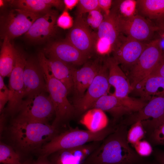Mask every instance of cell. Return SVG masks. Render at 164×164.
<instances>
[{
    "instance_id": "obj_1",
    "label": "cell",
    "mask_w": 164,
    "mask_h": 164,
    "mask_svg": "<svg viewBox=\"0 0 164 164\" xmlns=\"http://www.w3.org/2000/svg\"><path fill=\"white\" fill-rule=\"evenodd\" d=\"M127 126L116 125L112 133L82 164H142L144 160L130 146L127 138Z\"/></svg>"
},
{
    "instance_id": "obj_2",
    "label": "cell",
    "mask_w": 164,
    "mask_h": 164,
    "mask_svg": "<svg viewBox=\"0 0 164 164\" xmlns=\"http://www.w3.org/2000/svg\"><path fill=\"white\" fill-rule=\"evenodd\" d=\"M9 130L12 139L25 152L36 150L60 133L59 128L52 125L32 121L19 114L12 121Z\"/></svg>"
},
{
    "instance_id": "obj_3",
    "label": "cell",
    "mask_w": 164,
    "mask_h": 164,
    "mask_svg": "<svg viewBox=\"0 0 164 164\" xmlns=\"http://www.w3.org/2000/svg\"><path fill=\"white\" fill-rule=\"evenodd\" d=\"M116 125H108L100 131L71 128L59 133L37 151L41 156H47L59 151L74 148L87 143L102 141L114 130Z\"/></svg>"
},
{
    "instance_id": "obj_4",
    "label": "cell",
    "mask_w": 164,
    "mask_h": 164,
    "mask_svg": "<svg viewBox=\"0 0 164 164\" xmlns=\"http://www.w3.org/2000/svg\"><path fill=\"white\" fill-rule=\"evenodd\" d=\"M45 57L43 53L40 52L38 58L43 70L47 92L54 108L55 116L52 125L59 128L60 125L69 121L75 115V110L67 98L69 93L67 87L49 71Z\"/></svg>"
},
{
    "instance_id": "obj_5",
    "label": "cell",
    "mask_w": 164,
    "mask_h": 164,
    "mask_svg": "<svg viewBox=\"0 0 164 164\" xmlns=\"http://www.w3.org/2000/svg\"><path fill=\"white\" fill-rule=\"evenodd\" d=\"M159 38L149 42L137 61L130 69L128 79L132 91L147 77L158 64L163 55Z\"/></svg>"
},
{
    "instance_id": "obj_6",
    "label": "cell",
    "mask_w": 164,
    "mask_h": 164,
    "mask_svg": "<svg viewBox=\"0 0 164 164\" xmlns=\"http://www.w3.org/2000/svg\"><path fill=\"white\" fill-rule=\"evenodd\" d=\"M147 103L141 99L129 96L120 97L112 94H108L98 100L91 108H98L109 113L113 117L114 122L116 123L123 116H129L139 111Z\"/></svg>"
},
{
    "instance_id": "obj_7",
    "label": "cell",
    "mask_w": 164,
    "mask_h": 164,
    "mask_svg": "<svg viewBox=\"0 0 164 164\" xmlns=\"http://www.w3.org/2000/svg\"><path fill=\"white\" fill-rule=\"evenodd\" d=\"M108 74V68L103 58L98 73L84 95L73 101L75 115H82L91 109L100 98L109 93L111 86Z\"/></svg>"
},
{
    "instance_id": "obj_8",
    "label": "cell",
    "mask_w": 164,
    "mask_h": 164,
    "mask_svg": "<svg viewBox=\"0 0 164 164\" xmlns=\"http://www.w3.org/2000/svg\"><path fill=\"white\" fill-rule=\"evenodd\" d=\"M47 93L26 97L19 108V114L32 121L48 123L55 113L53 103Z\"/></svg>"
},
{
    "instance_id": "obj_9",
    "label": "cell",
    "mask_w": 164,
    "mask_h": 164,
    "mask_svg": "<svg viewBox=\"0 0 164 164\" xmlns=\"http://www.w3.org/2000/svg\"><path fill=\"white\" fill-rule=\"evenodd\" d=\"M27 58L24 53L17 50L15 62L9 77V101L5 111L10 114L18 112L24 98L23 73Z\"/></svg>"
},
{
    "instance_id": "obj_10",
    "label": "cell",
    "mask_w": 164,
    "mask_h": 164,
    "mask_svg": "<svg viewBox=\"0 0 164 164\" xmlns=\"http://www.w3.org/2000/svg\"><path fill=\"white\" fill-rule=\"evenodd\" d=\"M41 16L39 14L18 9L11 11L2 19L0 35L3 39L10 40L26 33L34 22Z\"/></svg>"
},
{
    "instance_id": "obj_11",
    "label": "cell",
    "mask_w": 164,
    "mask_h": 164,
    "mask_svg": "<svg viewBox=\"0 0 164 164\" xmlns=\"http://www.w3.org/2000/svg\"><path fill=\"white\" fill-rule=\"evenodd\" d=\"M114 13L120 33L145 43L151 39L158 28L151 22L139 14L123 18Z\"/></svg>"
},
{
    "instance_id": "obj_12",
    "label": "cell",
    "mask_w": 164,
    "mask_h": 164,
    "mask_svg": "<svg viewBox=\"0 0 164 164\" xmlns=\"http://www.w3.org/2000/svg\"><path fill=\"white\" fill-rule=\"evenodd\" d=\"M148 43L122 34L112 52L113 57L119 64L130 69L137 61Z\"/></svg>"
},
{
    "instance_id": "obj_13",
    "label": "cell",
    "mask_w": 164,
    "mask_h": 164,
    "mask_svg": "<svg viewBox=\"0 0 164 164\" xmlns=\"http://www.w3.org/2000/svg\"><path fill=\"white\" fill-rule=\"evenodd\" d=\"M93 33L83 15L76 16L66 39L89 58L94 52Z\"/></svg>"
},
{
    "instance_id": "obj_14",
    "label": "cell",
    "mask_w": 164,
    "mask_h": 164,
    "mask_svg": "<svg viewBox=\"0 0 164 164\" xmlns=\"http://www.w3.org/2000/svg\"><path fill=\"white\" fill-rule=\"evenodd\" d=\"M103 58L98 57L88 61L80 68L75 69L73 74V101L82 97L99 70Z\"/></svg>"
},
{
    "instance_id": "obj_15",
    "label": "cell",
    "mask_w": 164,
    "mask_h": 164,
    "mask_svg": "<svg viewBox=\"0 0 164 164\" xmlns=\"http://www.w3.org/2000/svg\"><path fill=\"white\" fill-rule=\"evenodd\" d=\"M43 53L46 57L53 58L72 66L83 65L89 59L66 39L52 43Z\"/></svg>"
},
{
    "instance_id": "obj_16",
    "label": "cell",
    "mask_w": 164,
    "mask_h": 164,
    "mask_svg": "<svg viewBox=\"0 0 164 164\" xmlns=\"http://www.w3.org/2000/svg\"><path fill=\"white\" fill-rule=\"evenodd\" d=\"M23 80L24 97L47 92L43 73L38 58H27Z\"/></svg>"
},
{
    "instance_id": "obj_17",
    "label": "cell",
    "mask_w": 164,
    "mask_h": 164,
    "mask_svg": "<svg viewBox=\"0 0 164 164\" xmlns=\"http://www.w3.org/2000/svg\"><path fill=\"white\" fill-rule=\"evenodd\" d=\"M57 14L50 11L38 18L24 34L30 41L40 42L47 40L55 33L56 29Z\"/></svg>"
},
{
    "instance_id": "obj_18",
    "label": "cell",
    "mask_w": 164,
    "mask_h": 164,
    "mask_svg": "<svg viewBox=\"0 0 164 164\" xmlns=\"http://www.w3.org/2000/svg\"><path fill=\"white\" fill-rule=\"evenodd\" d=\"M104 59L108 70L109 84L114 88L112 94L120 97L128 96L132 91L128 78L113 57H106Z\"/></svg>"
},
{
    "instance_id": "obj_19",
    "label": "cell",
    "mask_w": 164,
    "mask_h": 164,
    "mask_svg": "<svg viewBox=\"0 0 164 164\" xmlns=\"http://www.w3.org/2000/svg\"><path fill=\"white\" fill-rule=\"evenodd\" d=\"M164 116V96L154 98L139 111L129 116L122 123L127 126L138 121H156Z\"/></svg>"
},
{
    "instance_id": "obj_20",
    "label": "cell",
    "mask_w": 164,
    "mask_h": 164,
    "mask_svg": "<svg viewBox=\"0 0 164 164\" xmlns=\"http://www.w3.org/2000/svg\"><path fill=\"white\" fill-rule=\"evenodd\" d=\"M45 60L50 73L66 86L69 93L73 90V74L75 68L72 65L53 58L45 56Z\"/></svg>"
},
{
    "instance_id": "obj_21",
    "label": "cell",
    "mask_w": 164,
    "mask_h": 164,
    "mask_svg": "<svg viewBox=\"0 0 164 164\" xmlns=\"http://www.w3.org/2000/svg\"><path fill=\"white\" fill-rule=\"evenodd\" d=\"M134 90L141 99L146 102L152 99L164 96V77L149 76L139 83Z\"/></svg>"
},
{
    "instance_id": "obj_22",
    "label": "cell",
    "mask_w": 164,
    "mask_h": 164,
    "mask_svg": "<svg viewBox=\"0 0 164 164\" xmlns=\"http://www.w3.org/2000/svg\"><path fill=\"white\" fill-rule=\"evenodd\" d=\"M104 19L95 32L96 36L108 41L112 45L113 50L119 40L121 34L118 28L115 15L111 10L108 15H104Z\"/></svg>"
},
{
    "instance_id": "obj_23",
    "label": "cell",
    "mask_w": 164,
    "mask_h": 164,
    "mask_svg": "<svg viewBox=\"0 0 164 164\" xmlns=\"http://www.w3.org/2000/svg\"><path fill=\"white\" fill-rule=\"evenodd\" d=\"M80 122L90 131L101 130L108 125V120L105 112L98 108L90 109L82 114Z\"/></svg>"
},
{
    "instance_id": "obj_24",
    "label": "cell",
    "mask_w": 164,
    "mask_h": 164,
    "mask_svg": "<svg viewBox=\"0 0 164 164\" xmlns=\"http://www.w3.org/2000/svg\"><path fill=\"white\" fill-rule=\"evenodd\" d=\"M0 54V75L9 77L15 64L17 49L7 37L3 39Z\"/></svg>"
},
{
    "instance_id": "obj_25",
    "label": "cell",
    "mask_w": 164,
    "mask_h": 164,
    "mask_svg": "<svg viewBox=\"0 0 164 164\" xmlns=\"http://www.w3.org/2000/svg\"><path fill=\"white\" fill-rule=\"evenodd\" d=\"M137 9L140 15L157 22L164 20V0H138Z\"/></svg>"
},
{
    "instance_id": "obj_26",
    "label": "cell",
    "mask_w": 164,
    "mask_h": 164,
    "mask_svg": "<svg viewBox=\"0 0 164 164\" xmlns=\"http://www.w3.org/2000/svg\"><path fill=\"white\" fill-rule=\"evenodd\" d=\"M141 121L148 141L153 145H164V116L156 121L147 120Z\"/></svg>"
},
{
    "instance_id": "obj_27",
    "label": "cell",
    "mask_w": 164,
    "mask_h": 164,
    "mask_svg": "<svg viewBox=\"0 0 164 164\" xmlns=\"http://www.w3.org/2000/svg\"><path fill=\"white\" fill-rule=\"evenodd\" d=\"M52 154L53 164H82L85 160L79 147L60 150Z\"/></svg>"
},
{
    "instance_id": "obj_28",
    "label": "cell",
    "mask_w": 164,
    "mask_h": 164,
    "mask_svg": "<svg viewBox=\"0 0 164 164\" xmlns=\"http://www.w3.org/2000/svg\"><path fill=\"white\" fill-rule=\"evenodd\" d=\"M11 4L16 9L37 14H46L51 8L42 0H14L11 1Z\"/></svg>"
},
{
    "instance_id": "obj_29",
    "label": "cell",
    "mask_w": 164,
    "mask_h": 164,
    "mask_svg": "<svg viewBox=\"0 0 164 164\" xmlns=\"http://www.w3.org/2000/svg\"><path fill=\"white\" fill-rule=\"evenodd\" d=\"M111 9L118 16L123 18L131 17L136 15L137 1L134 0H118Z\"/></svg>"
},
{
    "instance_id": "obj_30",
    "label": "cell",
    "mask_w": 164,
    "mask_h": 164,
    "mask_svg": "<svg viewBox=\"0 0 164 164\" xmlns=\"http://www.w3.org/2000/svg\"><path fill=\"white\" fill-rule=\"evenodd\" d=\"M21 156L10 146L0 144V164H21Z\"/></svg>"
},
{
    "instance_id": "obj_31",
    "label": "cell",
    "mask_w": 164,
    "mask_h": 164,
    "mask_svg": "<svg viewBox=\"0 0 164 164\" xmlns=\"http://www.w3.org/2000/svg\"><path fill=\"white\" fill-rule=\"evenodd\" d=\"M127 133V140L129 144L133 146L143 140L145 136V132L141 121H138L131 125Z\"/></svg>"
},
{
    "instance_id": "obj_32",
    "label": "cell",
    "mask_w": 164,
    "mask_h": 164,
    "mask_svg": "<svg viewBox=\"0 0 164 164\" xmlns=\"http://www.w3.org/2000/svg\"><path fill=\"white\" fill-rule=\"evenodd\" d=\"M93 37L94 52L101 56H105L112 52L113 46L108 41L97 37L94 32Z\"/></svg>"
},
{
    "instance_id": "obj_33",
    "label": "cell",
    "mask_w": 164,
    "mask_h": 164,
    "mask_svg": "<svg viewBox=\"0 0 164 164\" xmlns=\"http://www.w3.org/2000/svg\"><path fill=\"white\" fill-rule=\"evenodd\" d=\"M87 14L85 18L84 16L86 23L91 29L97 32L104 19L103 13L100 9H98Z\"/></svg>"
},
{
    "instance_id": "obj_34",
    "label": "cell",
    "mask_w": 164,
    "mask_h": 164,
    "mask_svg": "<svg viewBox=\"0 0 164 164\" xmlns=\"http://www.w3.org/2000/svg\"><path fill=\"white\" fill-rule=\"evenodd\" d=\"M77 16L84 15L99 8L98 0H79L77 6Z\"/></svg>"
},
{
    "instance_id": "obj_35",
    "label": "cell",
    "mask_w": 164,
    "mask_h": 164,
    "mask_svg": "<svg viewBox=\"0 0 164 164\" xmlns=\"http://www.w3.org/2000/svg\"><path fill=\"white\" fill-rule=\"evenodd\" d=\"M133 146L136 153L142 158L149 156L154 151L151 144L146 140H142Z\"/></svg>"
},
{
    "instance_id": "obj_36",
    "label": "cell",
    "mask_w": 164,
    "mask_h": 164,
    "mask_svg": "<svg viewBox=\"0 0 164 164\" xmlns=\"http://www.w3.org/2000/svg\"><path fill=\"white\" fill-rule=\"evenodd\" d=\"M74 22L73 17L70 15L68 10L65 9L58 17L56 24L58 26L63 29H71L73 27Z\"/></svg>"
},
{
    "instance_id": "obj_37",
    "label": "cell",
    "mask_w": 164,
    "mask_h": 164,
    "mask_svg": "<svg viewBox=\"0 0 164 164\" xmlns=\"http://www.w3.org/2000/svg\"><path fill=\"white\" fill-rule=\"evenodd\" d=\"M3 77L0 75V112L2 113L6 103L9 101L10 91L5 86Z\"/></svg>"
},
{
    "instance_id": "obj_38",
    "label": "cell",
    "mask_w": 164,
    "mask_h": 164,
    "mask_svg": "<svg viewBox=\"0 0 164 164\" xmlns=\"http://www.w3.org/2000/svg\"><path fill=\"white\" fill-rule=\"evenodd\" d=\"M99 8L104 15H108L110 13L113 1L111 0H98Z\"/></svg>"
},
{
    "instance_id": "obj_39",
    "label": "cell",
    "mask_w": 164,
    "mask_h": 164,
    "mask_svg": "<svg viewBox=\"0 0 164 164\" xmlns=\"http://www.w3.org/2000/svg\"><path fill=\"white\" fill-rule=\"evenodd\" d=\"M149 76L164 77V54H163L161 60Z\"/></svg>"
},
{
    "instance_id": "obj_40",
    "label": "cell",
    "mask_w": 164,
    "mask_h": 164,
    "mask_svg": "<svg viewBox=\"0 0 164 164\" xmlns=\"http://www.w3.org/2000/svg\"><path fill=\"white\" fill-rule=\"evenodd\" d=\"M43 2L51 8L54 7L61 9L64 5L63 0H42Z\"/></svg>"
},
{
    "instance_id": "obj_41",
    "label": "cell",
    "mask_w": 164,
    "mask_h": 164,
    "mask_svg": "<svg viewBox=\"0 0 164 164\" xmlns=\"http://www.w3.org/2000/svg\"><path fill=\"white\" fill-rule=\"evenodd\" d=\"M155 160L158 164H164V151L156 150L153 151Z\"/></svg>"
},
{
    "instance_id": "obj_42",
    "label": "cell",
    "mask_w": 164,
    "mask_h": 164,
    "mask_svg": "<svg viewBox=\"0 0 164 164\" xmlns=\"http://www.w3.org/2000/svg\"><path fill=\"white\" fill-rule=\"evenodd\" d=\"M79 0H63L65 9L67 10H71L75 7L77 6Z\"/></svg>"
},
{
    "instance_id": "obj_43",
    "label": "cell",
    "mask_w": 164,
    "mask_h": 164,
    "mask_svg": "<svg viewBox=\"0 0 164 164\" xmlns=\"http://www.w3.org/2000/svg\"><path fill=\"white\" fill-rule=\"evenodd\" d=\"M46 157H41L33 164H53L51 162L47 160Z\"/></svg>"
},
{
    "instance_id": "obj_44",
    "label": "cell",
    "mask_w": 164,
    "mask_h": 164,
    "mask_svg": "<svg viewBox=\"0 0 164 164\" xmlns=\"http://www.w3.org/2000/svg\"><path fill=\"white\" fill-rule=\"evenodd\" d=\"M156 26L158 28V30L164 32V20L157 22Z\"/></svg>"
},
{
    "instance_id": "obj_45",
    "label": "cell",
    "mask_w": 164,
    "mask_h": 164,
    "mask_svg": "<svg viewBox=\"0 0 164 164\" xmlns=\"http://www.w3.org/2000/svg\"><path fill=\"white\" fill-rule=\"evenodd\" d=\"M148 164H158L157 162L155 160L153 161L152 162L149 163Z\"/></svg>"
},
{
    "instance_id": "obj_46",
    "label": "cell",
    "mask_w": 164,
    "mask_h": 164,
    "mask_svg": "<svg viewBox=\"0 0 164 164\" xmlns=\"http://www.w3.org/2000/svg\"><path fill=\"white\" fill-rule=\"evenodd\" d=\"M21 164H29L27 163H21Z\"/></svg>"
},
{
    "instance_id": "obj_47",
    "label": "cell",
    "mask_w": 164,
    "mask_h": 164,
    "mask_svg": "<svg viewBox=\"0 0 164 164\" xmlns=\"http://www.w3.org/2000/svg\"><path fill=\"white\" fill-rule=\"evenodd\" d=\"M163 54H164V52H163Z\"/></svg>"
}]
</instances>
